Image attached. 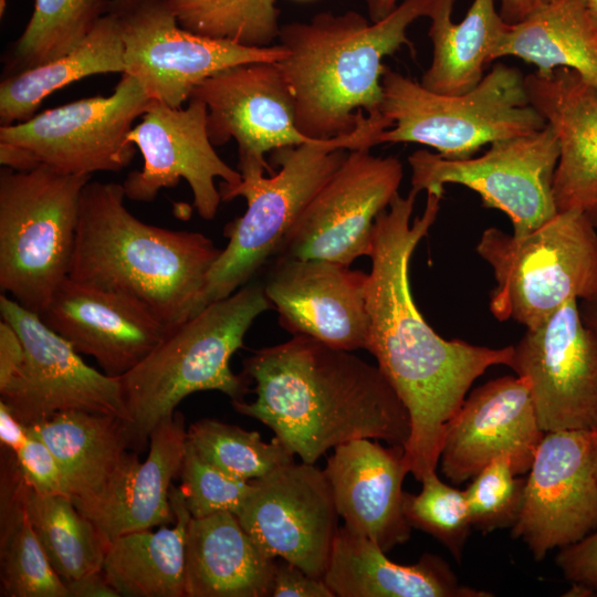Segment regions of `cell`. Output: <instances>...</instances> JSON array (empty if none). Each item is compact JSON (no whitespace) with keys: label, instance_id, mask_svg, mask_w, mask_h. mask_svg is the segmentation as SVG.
Returning <instances> with one entry per match:
<instances>
[{"label":"cell","instance_id":"1","mask_svg":"<svg viewBox=\"0 0 597 597\" xmlns=\"http://www.w3.org/2000/svg\"><path fill=\"white\" fill-rule=\"evenodd\" d=\"M444 191L428 190L421 216L411 222L417 193H397L376 218L367 277V350L408 410L404 446L410 473L421 481L436 471L447 426L474 380L492 366L512 363L514 346L491 348L444 339L419 312L410 290L409 264L437 219Z\"/></svg>","mask_w":597,"mask_h":597},{"label":"cell","instance_id":"2","mask_svg":"<svg viewBox=\"0 0 597 597\" xmlns=\"http://www.w3.org/2000/svg\"><path fill=\"white\" fill-rule=\"evenodd\" d=\"M242 374L255 381V399L232 400L233 408L272 429L302 462L355 439L404 447L409 438V413L391 384L350 350L294 335L255 350Z\"/></svg>","mask_w":597,"mask_h":597},{"label":"cell","instance_id":"3","mask_svg":"<svg viewBox=\"0 0 597 597\" xmlns=\"http://www.w3.org/2000/svg\"><path fill=\"white\" fill-rule=\"evenodd\" d=\"M432 0H402L386 18L371 22L349 10L322 11L307 22L281 25L286 51L277 62L295 101L296 126L311 139L353 133L383 102V59L404 45L407 31L428 15Z\"/></svg>","mask_w":597,"mask_h":597},{"label":"cell","instance_id":"4","mask_svg":"<svg viewBox=\"0 0 597 597\" xmlns=\"http://www.w3.org/2000/svg\"><path fill=\"white\" fill-rule=\"evenodd\" d=\"M125 198L123 184L85 185L69 276L133 297L170 329L192 316L222 250L200 232L143 222Z\"/></svg>","mask_w":597,"mask_h":597},{"label":"cell","instance_id":"5","mask_svg":"<svg viewBox=\"0 0 597 597\" xmlns=\"http://www.w3.org/2000/svg\"><path fill=\"white\" fill-rule=\"evenodd\" d=\"M391 126L383 113L366 115L350 134L273 150L280 170L271 177L250 174L241 175L235 185L221 181V201L242 197L247 210L224 227L229 242L211 265L192 315L248 284L276 255L304 208L348 151L379 145L380 134Z\"/></svg>","mask_w":597,"mask_h":597},{"label":"cell","instance_id":"6","mask_svg":"<svg viewBox=\"0 0 597 597\" xmlns=\"http://www.w3.org/2000/svg\"><path fill=\"white\" fill-rule=\"evenodd\" d=\"M271 307L263 284L249 282L168 329L139 364L118 377L133 447H144L158 423L193 392L218 390L242 399L249 378L232 373L230 358L253 321Z\"/></svg>","mask_w":597,"mask_h":597},{"label":"cell","instance_id":"7","mask_svg":"<svg viewBox=\"0 0 597 597\" xmlns=\"http://www.w3.org/2000/svg\"><path fill=\"white\" fill-rule=\"evenodd\" d=\"M381 85L380 112L392 126L379 144L417 143L443 158L467 159L485 145L546 126L528 101L523 73L503 63L463 94L433 93L388 66Z\"/></svg>","mask_w":597,"mask_h":597},{"label":"cell","instance_id":"8","mask_svg":"<svg viewBox=\"0 0 597 597\" xmlns=\"http://www.w3.org/2000/svg\"><path fill=\"white\" fill-rule=\"evenodd\" d=\"M476 252L492 268L490 311L500 321L534 328L597 292V227L580 210L558 211L522 237L488 228Z\"/></svg>","mask_w":597,"mask_h":597},{"label":"cell","instance_id":"9","mask_svg":"<svg viewBox=\"0 0 597 597\" xmlns=\"http://www.w3.org/2000/svg\"><path fill=\"white\" fill-rule=\"evenodd\" d=\"M92 176L40 165L0 172V289L41 314L69 276L82 190Z\"/></svg>","mask_w":597,"mask_h":597},{"label":"cell","instance_id":"10","mask_svg":"<svg viewBox=\"0 0 597 597\" xmlns=\"http://www.w3.org/2000/svg\"><path fill=\"white\" fill-rule=\"evenodd\" d=\"M559 144L553 128L490 144L481 156L447 159L427 149L408 157L411 190L444 191L447 184L478 192L486 208L504 212L513 234L522 237L551 220L558 211L554 199V177Z\"/></svg>","mask_w":597,"mask_h":597},{"label":"cell","instance_id":"11","mask_svg":"<svg viewBox=\"0 0 597 597\" xmlns=\"http://www.w3.org/2000/svg\"><path fill=\"white\" fill-rule=\"evenodd\" d=\"M153 100L123 73L108 96L73 101L31 118L0 126V143L25 150L38 165L66 175L119 171L135 155L128 134Z\"/></svg>","mask_w":597,"mask_h":597},{"label":"cell","instance_id":"12","mask_svg":"<svg viewBox=\"0 0 597 597\" xmlns=\"http://www.w3.org/2000/svg\"><path fill=\"white\" fill-rule=\"evenodd\" d=\"M0 312L19 334L25 352L18 371L0 388V401L24 426L71 410L112 415L128 421L118 377L87 365L39 314L6 294L0 296Z\"/></svg>","mask_w":597,"mask_h":597},{"label":"cell","instance_id":"13","mask_svg":"<svg viewBox=\"0 0 597 597\" xmlns=\"http://www.w3.org/2000/svg\"><path fill=\"white\" fill-rule=\"evenodd\" d=\"M402 176L395 156L378 157L370 148L349 150L304 208L275 258L350 266L357 258L369 256L376 218L398 193Z\"/></svg>","mask_w":597,"mask_h":597},{"label":"cell","instance_id":"14","mask_svg":"<svg viewBox=\"0 0 597 597\" xmlns=\"http://www.w3.org/2000/svg\"><path fill=\"white\" fill-rule=\"evenodd\" d=\"M122 22L125 72L150 100L181 107L192 91L211 75L243 63L280 62V44L248 46L182 29L167 0H144L118 14Z\"/></svg>","mask_w":597,"mask_h":597},{"label":"cell","instance_id":"15","mask_svg":"<svg viewBox=\"0 0 597 597\" xmlns=\"http://www.w3.org/2000/svg\"><path fill=\"white\" fill-rule=\"evenodd\" d=\"M510 367L527 381L545 433L597 430V335L584 323L577 300L526 328Z\"/></svg>","mask_w":597,"mask_h":597},{"label":"cell","instance_id":"16","mask_svg":"<svg viewBox=\"0 0 597 597\" xmlns=\"http://www.w3.org/2000/svg\"><path fill=\"white\" fill-rule=\"evenodd\" d=\"M190 98L207 106L213 146L234 139L241 175L275 171L265 154L313 140L296 126L295 101L277 62H250L224 69L203 82Z\"/></svg>","mask_w":597,"mask_h":597},{"label":"cell","instance_id":"17","mask_svg":"<svg viewBox=\"0 0 597 597\" xmlns=\"http://www.w3.org/2000/svg\"><path fill=\"white\" fill-rule=\"evenodd\" d=\"M237 517L259 548L322 578L338 532V513L324 470L289 463L251 480Z\"/></svg>","mask_w":597,"mask_h":597},{"label":"cell","instance_id":"18","mask_svg":"<svg viewBox=\"0 0 597 597\" xmlns=\"http://www.w3.org/2000/svg\"><path fill=\"white\" fill-rule=\"evenodd\" d=\"M594 431L546 432L536 449L511 527V536L525 543L535 561L597 531Z\"/></svg>","mask_w":597,"mask_h":597},{"label":"cell","instance_id":"19","mask_svg":"<svg viewBox=\"0 0 597 597\" xmlns=\"http://www.w3.org/2000/svg\"><path fill=\"white\" fill-rule=\"evenodd\" d=\"M128 139L144 159L143 168L130 171L123 182L133 201L151 202L160 189L175 187L182 178L199 216L212 220L221 202L214 179L229 185L242 179L214 150L207 132V106L199 100L189 98L185 108L151 101Z\"/></svg>","mask_w":597,"mask_h":597},{"label":"cell","instance_id":"20","mask_svg":"<svg viewBox=\"0 0 597 597\" xmlns=\"http://www.w3.org/2000/svg\"><path fill=\"white\" fill-rule=\"evenodd\" d=\"M544 434L527 381L517 375L491 379L467 396L449 421L441 471L453 484H461L506 454L514 473L522 475L528 472Z\"/></svg>","mask_w":597,"mask_h":597},{"label":"cell","instance_id":"21","mask_svg":"<svg viewBox=\"0 0 597 597\" xmlns=\"http://www.w3.org/2000/svg\"><path fill=\"white\" fill-rule=\"evenodd\" d=\"M368 274L320 259L276 258L263 289L282 327L328 346L367 349Z\"/></svg>","mask_w":597,"mask_h":597},{"label":"cell","instance_id":"22","mask_svg":"<svg viewBox=\"0 0 597 597\" xmlns=\"http://www.w3.org/2000/svg\"><path fill=\"white\" fill-rule=\"evenodd\" d=\"M40 317L112 377L133 369L168 332L133 297L70 276L57 286Z\"/></svg>","mask_w":597,"mask_h":597},{"label":"cell","instance_id":"23","mask_svg":"<svg viewBox=\"0 0 597 597\" xmlns=\"http://www.w3.org/2000/svg\"><path fill=\"white\" fill-rule=\"evenodd\" d=\"M323 470L348 531L386 553L409 540L402 490L409 467L402 446L385 448L368 438L355 439L335 447Z\"/></svg>","mask_w":597,"mask_h":597},{"label":"cell","instance_id":"24","mask_svg":"<svg viewBox=\"0 0 597 597\" xmlns=\"http://www.w3.org/2000/svg\"><path fill=\"white\" fill-rule=\"evenodd\" d=\"M525 87L559 144L557 211L580 210L597 227V90L566 67L536 70L525 76Z\"/></svg>","mask_w":597,"mask_h":597},{"label":"cell","instance_id":"25","mask_svg":"<svg viewBox=\"0 0 597 597\" xmlns=\"http://www.w3.org/2000/svg\"><path fill=\"white\" fill-rule=\"evenodd\" d=\"M187 444L180 412L164 419L149 437L144 462L129 453L106 488L76 506L111 543L114 538L175 521L170 505L171 482L180 473Z\"/></svg>","mask_w":597,"mask_h":597},{"label":"cell","instance_id":"26","mask_svg":"<svg viewBox=\"0 0 597 597\" xmlns=\"http://www.w3.org/2000/svg\"><path fill=\"white\" fill-rule=\"evenodd\" d=\"M324 582L337 597H492L463 585L440 556L423 554L412 565L391 562L371 540L338 528Z\"/></svg>","mask_w":597,"mask_h":597},{"label":"cell","instance_id":"27","mask_svg":"<svg viewBox=\"0 0 597 597\" xmlns=\"http://www.w3.org/2000/svg\"><path fill=\"white\" fill-rule=\"evenodd\" d=\"M275 563L235 514L191 517L186 540V597L271 596Z\"/></svg>","mask_w":597,"mask_h":597},{"label":"cell","instance_id":"28","mask_svg":"<svg viewBox=\"0 0 597 597\" xmlns=\"http://www.w3.org/2000/svg\"><path fill=\"white\" fill-rule=\"evenodd\" d=\"M27 430L55 454L75 506L90 502L106 488L133 447L128 421L112 415L64 411Z\"/></svg>","mask_w":597,"mask_h":597},{"label":"cell","instance_id":"29","mask_svg":"<svg viewBox=\"0 0 597 597\" xmlns=\"http://www.w3.org/2000/svg\"><path fill=\"white\" fill-rule=\"evenodd\" d=\"M455 0H432L427 18L432 59L420 84L438 94L469 92L483 78L484 67L509 24L494 0H473L463 20L452 21Z\"/></svg>","mask_w":597,"mask_h":597},{"label":"cell","instance_id":"30","mask_svg":"<svg viewBox=\"0 0 597 597\" xmlns=\"http://www.w3.org/2000/svg\"><path fill=\"white\" fill-rule=\"evenodd\" d=\"M172 527L136 531L111 541L103 573L119 596L186 597V540L191 514L178 488L170 490Z\"/></svg>","mask_w":597,"mask_h":597},{"label":"cell","instance_id":"31","mask_svg":"<svg viewBox=\"0 0 597 597\" xmlns=\"http://www.w3.org/2000/svg\"><path fill=\"white\" fill-rule=\"evenodd\" d=\"M515 56L549 72L566 67L597 90V29L582 0H555L507 29L491 60Z\"/></svg>","mask_w":597,"mask_h":597},{"label":"cell","instance_id":"32","mask_svg":"<svg viewBox=\"0 0 597 597\" xmlns=\"http://www.w3.org/2000/svg\"><path fill=\"white\" fill-rule=\"evenodd\" d=\"M124 72L121 17L108 12L69 53L1 81L0 123L12 125L31 118L45 97L73 82L96 74Z\"/></svg>","mask_w":597,"mask_h":597},{"label":"cell","instance_id":"33","mask_svg":"<svg viewBox=\"0 0 597 597\" xmlns=\"http://www.w3.org/2000/svg\"><path fill=\"white\" fill-rule=\"evenodd\" d=\"M0 493V586L4 597H69L28 519L14 454L6 452Z\"/></svg>","mask_w":597,"mask_h":597},{"label":"cell","instance_id":"34","mask_svg":"<svg viewBox=\"0 0 597 597\" xmlns=\"http://www.w3.org/2000/svg\"><path fill=\"white\" fill-rule=\"evenodd\" d=\"M21 492L30 524L64 584L102 570L109 542L70 496L36 492L22 475Z\"/></svg>","mask_w":597,"mask_h":597},{"label":"cell","instance_id":"35","mask_svg":"<svg viewBox=\"0 0 597 597\" xmlns=\"http://www.w3.org/2000/svg\"><path fill=\"white\" fill-rule=\"evenodd\" d=\"M111 0H34L32 14L8 56L6 75L45 64L75 46L108 13Z\"/></svg>","mask_w":597,"mask_h":597},{"label":"cell","instance_id":"36","mask_svg":"<svg viewBox=\"0 0 597 597\" xmlns=\"http://www.w3.org/2000/svg\"><path fill=\"white\" fill-rule=\"evenodd\" d=\"M190 32L248 46H270L280 33L276 0H167Z\"/></svg>","mask_w":597,"mask_h":597},{"label":"cell","instance_id":"37","mask_svg":"<svg viewBox=\"0 0 597 597\" xmlns=\"http://www.w3.org/2000/svg\"><path fill=\"white\" fill-rule=\"evenodd\" d=\"M187 441L207 462L240 480H254L294 462L276 438L264 442L259 432L214 419H200L187 431Z\"/></svg>","mask_w":597,"mask_h":597},{"label":"cell","instance_id":"38","mask_svg":"<svg viewBox=\"0 0 597 597\" xmlns=\"http://www.w3.org/2000/svg\"><path fill=\"white\" fill-rule=\"evenodd\" d=\"M420 482L418 494L405 492L404 514L411 528L434 537L459 563L472 528L464 491L441 481L436 471Z\"/></svg>","mask_w":597,"mask_h":597},{"label":"cell","instance_id":"39","mask_svg":"<svg viewBox=\"0 0 597 597\" xmlns=\"http://www.w3.org/2000/svg\"><path fill=\"white\" fill-rule=\"evenodd\" d=\"M526 479L514 473L509 455L486 464L464 490L472 527L483 534L512 527L524 498Z\"/></svg>","mask_w":597,"mask_h":597},{"label":"cell","instance_id":"40","mask_svg":"<svg viewBox=\"0 0 597 597\" xmlns=\"http://www.w3.org/2000/svg\"><path fill=\"white\" fill-rule=\"evenodd\" d=\"M179 475V489L193 519L222 512L237 515L253 491L251 481L233 478L210 464L188 441Z\"/></svg>","mask_w":597,"mask_h":597},{"label":"cell","instance_id":"41","mask_svg":"<svg viewBox=\"0 0 597 597\" xmlns=\"http://www.w3.org/2000/svg\"><path fill=\"white\" fill-rule=\"evenodd\" d=\"M23 480L36 492L70 496L61 463L41 439L30 434L13 452Z\"/></svg>","mask_w":597,"mask_h":597},{"label":"cell","instance_id":"42","mask_svg":"<svg viewBox=\"0 0 597 597\" xmlns=\"http://www.w3.org/2000/svg\"><path fill=\"white\" fill-rule=\"evenodd\" d=\"M555 563L568 582L585 585L597 596V531L561 548Z\"/></svg>","mask_w":597,"mask_h":597},{"label":"cell","instance_id":"43","mask_svg":"<svg viewBox=\"0 0 597 597\" xmlns=\"http://www.w3.org/2000/svg\"><path fill=\"white\" fill-rule=\"evenodd\" d=\"M272 597H335L324 579L306 574L298 566L276 558Z\"/></svg>","mask_w":597,"mask_h":597},{"label":"cell","instance_id":"44","mask_svg":"<svg viewBox=\"0 0 597 597\" xmlns=\"http://www.w3.org/2000/svg\"><path fill=\"white\" fill-rule=\"evenodd\" d=\"M24 345L17 331L6 321L0 322V388L18 371L24 359Z\"/></svg>","mask_w":597,"mask_h":597},{"label":"cell","instance_id":"45","mask_svg":"<svg viewBox=\"0 0 597 597\" xmlns=\"http://www.w3.org/2000/svg\"><path fill=\"white\" fill-rule=\"evenodd\" d=\"M65 585L69 597H119L103 570L86 574Z\"/></svg>","mask_w":597,"mask_h":597},{"label":"cell","instance_id":"46","mask_svg":"<svg viewBox=\"0 0 597 597\" xmlns=\"http://www.w3.org/2000/svg\"><path fill=\"white\" fill-rule=\"evenodd\" d=\"M28 430L12 411L0 401V441L4 449L15 452L27 440Z\"/></svg>","mask_w":597,"mask_h":597},{"label":"cell","instance_id":"47","mask_svg":"<svg viewBox=\"0 0 597 597\" xmlns=\"http://www.w3.org/2000/svg\"><path fill=\"white\" fill-rule=\"evenodd\" d=\"M555 0H501L500 14L505 23L517 24Z\"/></svg>","mask_w":597,"mask_h":597},{"label":"cell","instance_id":"48","mask_svg":"<svg viewBox=\"0 0 597 597\" xmlns=\"http://www.w3.org/2000/svg\"><path fill=\"white\" fill-rule=\"evenodd\" d=\"M400 0H364L368 19L377 22L390 14L399 4Z\"/></svg>","mask_w":597,"mask_h":597},{"label":"cell","instance_id":"49","mask_svg":"<svg viewBox=\"0 0 597 597\" xmlns=\"http://www.w3.org/2000/svg\"><path fill=\"white\" fill-rule=\"evenodd\" d=\"M584 323L597 335V292L586 300L578 301Z\"/></svg>","mask_w":597,"mask_h":597},{"label":"cell","instance_id":"50","mask_svg":"<svg viewBox=\"0 0 597 597\" xmlns=\"http://www.w3.org/2000/svg\"><path fill=\"white\" fill-rule=\"evenodd\" d=\"M143 1L144 0H111L108 12L121 14Z\"/></svg>","mask_w":597,"mask_h":597},{"label":"cell","instance_id":"51","mask_svg":"<svg viewBox=\"0 0 597 597\" xmlns=\"http://www.w3.org/2000/svg\"><path fill=\"white\" fill-rule=\"evenodd\" d=\"M569 597H590L595 596L594 591L585 585L570 583V588L564 594Z\"/></svg>","mask_w":597,"mask_h":597},{"label":"cell","instance_id":"52","mask_svg":"<svg viewBox=\"0 0 597 597\" xmlns=\"http://www.w3.org/2000/svg\"><path fill=\"white\" fill-rule=\"evenodd\" d=\"M582 3L594 27L597 29V0H582Z\"/></svg>","mask_w":597,"mask_h":597},{"label":"cell","instance_id":"53","mask_svg":"<svg viewBox=\"0 0 597 597\" xmlns=\"http://www.w3.org/2000/svg\"><path fill=\"white\" fill-rule=\"evenodd\" d=\"M591 459H593L594 473H595V476H596V480H597V430L594 431Z\"/></svg>","mask_w":597,"mask_h":597},{"label":"cell","instance_id":"54","mask_svg":"<svg viewBox=\"0 0 597 597\" xmlns=\"http://www.w3.org/2000/svg\"><path fill=\"white\" fill-rule=\"evenodd\" d=\"M7 3L6 0H1V14H3V7L6 8Z\"/></svg>","mask_w":597,"mask_h":597},{"label":"cell","instance_id":"55","mask_svg":"<svg viewBox=\"0 0 597 597\" xmlns=\"http://www.w3.org/2000/svg\"><path fill=\"white\" fill-rule=\"evenodd\" d=\"M295 1H312V0H295Z\"/></svg>","mask_w":597,"mask_h":597}]
</instances>
